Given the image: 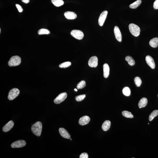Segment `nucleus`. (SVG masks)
<instances>
[{"label":"nucleus","instance_id":"25","mask_svg":"<svg viewBox=\"0 0 158 158\" xmlns=\"http://www.w3.org/2000/svg\"><path fill=\"white\" fill-rule=\"evenodd\" d=\"M122 115L124 117L128 118H133L134 116L131 112L127 111H124L122 113Z\"/></svg>","mask_w":158,"mask_h":158},{"label":"nucleus","instance_id":"35","mask_svg":"<svg viewBox=\"0 0 158 158\" xmlns=\"http://www.w3.org/2000/svg\"><path fill=\"white\" fill-rule=\"evenodd\" d=\"M74 90H75V91H77V89H76V88Z\"/></svg>","mask_w":158,"mask_h":158},{"label":"nucleus","instance_id":"20","mask_svg":"<svg viewBox=\"0 0 158 158\" xmlns=\"http://www.w3.org/2000/svg\"><path fill=\"white\" fill-rule=\"evenodd\" d=\"M141 3V0H137L135 2L132 3L129 5V7L131 9H135L136 8L140 5Z\"/></svg>","mask_w":158,"mask_h":158},{"label":"nucleus","instance_id":"34","mask_svg":"<svg viewBox=\"0 0 158 158\" xmlns=\"http://www.w3.org/2000/svg\"><path fill=\"white\" fill-rule=\"evenodd\" d=\"M23 2L25 3V4L28 3L29 2V0H22Z\"/></svg>","mask_w":158,"mask_h":158},{"label":"nucleus","instance_id":"2","mask_svg":"<svg viewBox=\"0 0 158 158\" xmlns=\"http://www.w3.org/2000/svg\"><path fill=\"white\" fill-rule=\"evenodd\" d=\"M129 31L132 35L137 37L139 35L140 28L139 27L134 24H131L129 25Z\"/></svg>","mask_w":158,"mask_h":158},{"label":"nucleus","instance_id":"22","mask_svg":"<svg viewBox=\"0 0 158 158\" xmlns=\"http://www.w3.org/2000/svg\"><path fill=\"white\" fill-rule=\"evenodd\" d=\"M126 61H127L128 63L130 66H133L135 64V61L132 57L127 56L125 58Z\"/></svg>","mask_w":158,"mask_h":158},{"label":"nucleus","instance_id":"3","mask_svg":"<svg viewBox=\"0 0 158 158\" xmlns=\"http://www.w3.org/2000/svg\"><path fill=\"white\" fill-rule=\"evenodd\" d=\"M21 62V59L20 57L18 56H15L10 59L8 63L10 67H14L19 65Z\"/></svg>","mask_w":158,"mask_h":158},{"label":"nucleus","instance_id":"12","mask_svg":"<svg viewBox=\"0 0 158 158\" xmlns=\"http://www.w3.org/2000/svg\"><path fill=\"white\" fill-rule=\"evenodd\" d=\"M90 121V118L87 116L81 117L79 120V124L81 125L84 126L88 124Z\"/></svg>","mask_w":158,"mask_h":158},{"label":"nucleus","instance_id":"5","mask_svg":"<svg viewBox=\"0 0 158 158\" xmlns=\"http://www.w3.org/2000/svg\"><path fill=\"white\" fill-rule=\"evenodd\" d=\"M71 34L74 37L79 40L82 39L84 37V34L82 31L74 30L72 31Z\"/></svg>","mask_w":158,"mask_h":158},{"label":"nucleus","instance_id":"8","mask_svg":"<svg viewBox=\"0 0 158 158\" xmlns=\"http://www.w3.org/2000/svg\"><path fill=\"white\" fill-rule=\"evenodd\" d=\"M108 12L107 11H104L101 13L98 19V24L101 26H103L107 15Z\"/></svg>","mask_w":158,"mask_h":158},{"label":"nucleus","instance_id":"6","mask_svg":"<svg viewBox=\"0 0 158 158\" xmlns=\"http://www.w3.org/2000/svg\"><path fill=\"white\" fill-rule=\"evenodd\" d=\"M67 95L65 92L60 94L56 98L54 102L56 104H59L65 100L67 97Z\"/></svg>","mask_w":158,"mask_h":158},{"label":"nucleus","instance_id":"7","mask_svg":"<svg viewBox=\"0 0 158 158\" xmlns=\"http://www.w3.org/2000/svg\"><path fill=\"white\" fill-rule=\"evenodd\" d=\"M26 144V143L23 140H19L15 141L12 143L11 146L12 148H20L25 146Z\"/></svg>","mask_w":158,"mask_h":158},{"label":"nucleus","instance_id":"1","mask_svg":"<svg viewBox=\"0 0 158 158\" xmlns=\"http://www.w3.org/2000/svg\"><path fill=\"white\" fill-rule=\"evenodd\" d=\"M32 131L35 135L40 136L41 134L42 124L40 122H37L33 124L31 128Z\"/></svg>","mask_w":158,"mask_h":158},{"label":"nucleus","instance_id":"31","mask_svg":"<svg viewBox=\"0 0 158 158\" xmlns=\"http://www.w3.org/2000/svg\"><path fill=\"white\" fill-rule=\"evenodd\" d=\"M88 158V155L86 153H82L79 156V158Z\"/></svg>","mask_w":158,"mask_h":158},{"label":"nucleus","instance_id":"30","mask_svg":"<svg viewBox=\"0 0 158 158\" xmlns=\"http://www.w3.org/2000/svg\"><path fill=\"white\" fill-rule=\"evenodd\" d=\"M85 94L80 95L76 96L75 97V99L76 101L80 102L82 101L85 98Z\"/></svg>","mask_w":158,"mask_h":158},{"label":"nucleus","instance_id":"18","mask_svg":"<svg viewBox=\"0 0 158 158\" xmlns=\"http://www.w3.org/2000/svg\"><path fill=\"white\" fill-rule=\"evenodd\" d=\"M147 103V100L146 98L143 97L140 100L138 106L140 108L145 107Z\"/></svg>","mask_w":158,"mask_h":158},{"label":"nucleus","instance_id":"33","mask_svg":"<svg viewBox=\"0 0 158 158\" xmlns=\"http://www.w3.org/2000/svg\"><path fill=\"white\" fill-rule=\"evenodd\" d=\"M153 7L155 9H158V0H156L153 4Z\"/></svg>","mask_w":158,"mask_h":158},{"label":"nucleus","instance_id":"13","mask_svg":"<svg viewBox=\"0 0 158 158\" xmlns=\"http://www.w3.org/2000/svg\"><path fill=\"white\" fill-rule=\"evenodd\" d=\"M59 132L60 134L63 137L68 139H70V138L71 136L70 134L64 128H60L59 129Z\"/></svg>","mask_w":158,"mask_h":158},{"label":"nucleus","instance_id":"24","mask_svg":"<svg viewBox=\"0 0 158 158\" xmlns=\"http://www.w3.org/2000/svg\"><path fill=\"white\" fill-rule=\"evenodd\" d=\"M122 93L124 95L128 96H130L131 94V90L128 87H126L123 88Z\"/></svg>","mask_w":158,"mask_h":158},{"label":"nucleus","instance_id":"23","mask_svg":"<svg viewBox=\"0 0 158 158\" xmlns=\"http://www.w3.org/2000/svg\"><path fill=\"white\" fill-rule=\"evenodd\" d=\"M158 115V110H155L153 111L151 113L149 116V121H151L155 117L157 116Z\"/></svg>","mask_w":158,"mask_h":158},{"label":"nucleus","instance_id":"38","mask_svg":"<svg viewBox=\"0 0 158 158\" xmlns=\"http://www.w3.org/2000/svg\"></svg>","mask_w":158,"mask_h":158},{"label":"nucleus","instance_id":"10","mask_svg":"<svg viewBox=\"0 0 158 158\" xmlns=\"http://www.w3.org/2000/svg\"><path fill=\"white\" fill-rule=\"evenodd\" d=\"M146 61L148 65L152 69H154L155 67V64L154 60L150 55H147L146 57Z\"/></svg>","mask_w":158,"mask_h":158},{"label":"nucleus","instance_id":"14","mask_svg":"<svg viewBox=\"0 0 158 158\" xmlns=\"http://www.w3.org/2000/svg\"><path fill=\"white\" fill-rule=\"evenodd\" d=\"M64 15L65 17L69 20H73L76 19L77 16L73 12L68 11L64 13Z\"/></svg>","mask_w":158,"mask_h":158},{"label":"nucleus","instance_id":"17","mask_svg":"<svg viewBox=\"0 0 158 158\" xmlns=\"http://www.w3.org/2000/svg\"><path fill=\"white\" fill-rule=\"evenodd\" d=\"M111 126V122L109 120H106L102 124V128L104 131H107L109 129Z\"/></svg>","mask_w":158,"mask_h":158},{"label":"nucleus","instance_id":"32","mask_svg":"<svg viewBox=\"0 0 158 158\" xmlns=\"http://www.w3.org/2000/svg\"><path fill=\"white\" fill-rule=\"evenodd\" d=\"M16 6L19 12H22L23 11V9L20 5L19 4H16Z\"/></svg>","mask_w":158,"mask_h":158},{"label":"nucleus","instance_id":"28","mask_svg":"<svg viewBox=\"0 0 158 158\" xmlns=\"http://www.w3.org/2000/svg\"><path fill=\"white\" fill-rule=\"evenodd\" d=\"M86 86V82L85 81H82L79 83L77 86L78 89H82Z\"/></svg>","mask_w":158,"mask_h":158},{"label":"nucleus","instance_id":"36","mask_svg":"<svg viewBox=\"0 0 158 158\" xmlns=\"http://www.w3.org/2000/svg\"><path fill=\"white\" fill-rule=\"evenodd\" d=\"M70 140H72V139H71V138H70Z\"/></svg>","mask_w":158,"mask_h":158},{"label":"nucleus","instance_id":"27","mask_svg":"<svg viewBox=\"0 0 158 158\" xmlns=\"http://www.w3.org/2000/svg\"><path fill=\"white\" fill-rule=\"evenodd\" d=\"M71 65V63L70 61H66L60 64L59 67L61 68H66L70 67Z\"/></svg>","mask_w":158,"mask_h":158},{"label":"nucleus","instance_id":"15","mask_svg":"<svg viewBox=\"0 0 158 158\" xmlns=\"http://www.w3.org/2000/svg\"><path fill=\"white\" fill-rule=\"evenodd\" d=\"M14 125V123L11 120L8 122L4 126L2 129L3 131L4 132H7L9 131L13 127Z\"/></svg>","mask_w":158,"mask_h":158},{"label":"nucleus","instance_id":"19","mask_svg":"<svg viewBox=\"0 0 158 158\" xmlns=\"http://www.w3.org/2000/svg\"><path fill=\"white\" fill-rule=\"evenodd\" d=\"M149 45L152 47L153 48L157 47L158 45V37H155L150 40L149 42Z\"/></svg>","mask_w":158,"mask_h":158},{"label":"nucleus","instance_id":"29","mask_svg":"<svg viewBox=\"0 0 158 158\" xmlns=\"http://www.w3.org/2000/svg\"><path fill=\"white\" fill-rule=\"evenodd\" d=\"M134 82L135 83L137 87H139L140 86L141 83H142V81L139 77H136L134 78Z\"/></svg>","mask_w":158,"mask_h":158},{"label":"nucleus","instance_id":"21","mask_svg":"<svg viewBox=\"0 0 158 158\" xmlns=\"http://www.w3.org/2000/svg\"><path fill=\"white\" fill-rule=\"evenodd\" d=\"M52 2L54 5L57 7L61 6L64 4L63 0H52Z\"/></svg>","mask_w":158,"mask_h":158},{"label":"nucleus","instance_id":"9","mask_svg":"<svg viewBox=\"0 0 158 158\" xmlns=\"http://www.w3.org/2000/svg\"><path fill=\"white\" fill-rule=\"evenodd\" d=\"M98 58L96 56H94L90 58L88 62V64L90 67H96L98 65Z\"/></svg>","mask_w":158,"mask_h":158},{"label":"nucleus","instance_id":"37","mask_svg":"<svg viewBox=\"0 0 158 158\" xmlns=\"http://www.w3.org/2000/svg\"><path fill=\"white\" fill-rule=\"evenodd\" d=\"M1 29H0V32L1 33Z\"/></svg>","mask_w":158,"mask_h":158},{"label":"nucleus","instance_id":"16","mask_svg":"<svg viewBox=\"0 0 158 158\" xmlns=\"http://www.w3.org/2000/svg\"><path fill=\"white\" fill-rule=\"evenodd\" d=\"M103 76L105 78H107L109 76V68L107 64H105L103 65Z\"/></svg>","mask_w":158,"mask_h":158},{"label":"nucleus","instance_id":"11","mask_svg":"<svg viewBox=\"0 0 158 158\" xmlns=\"http://www.w3.org/2000/svg\"><path fill=\"white\" fill-rule=\"evenodd\" d=\"M114 33L116 39L118 41L121 42L122 41V34L118 26H116L114 27Z\"/></svg>","mask_w":158,"mask_h":158},{"label":"nucleus","instance_id":"26","mask_svg":"<svg viewBox=\"0 0 158 158\" xmlns=\"http://www.w3.org/2000/svg\"><path fill=\"white\" fill-rule=\"evenodd\" d=\"M38 34L40 35L44 34H50V32L49 30L44 28H42L39 30L38 32Z\"/></svg>","mask_w":158,"mask_h":158},{"label":"nucleus","instance_id":"4","mask_svg":"<svg viewBox=\"0 0 158 158\" xmlns=\"http://www.w3.org/2000/svg\"><path fill=\"white\" fill-rule=\"evenodd\" d=\"M20 93V91L17 88H13L10 90L9 92L8 99L10 100H14L17 97Z\"/></svg>","mask_w":158,"mask_h":158}]
</instances>
